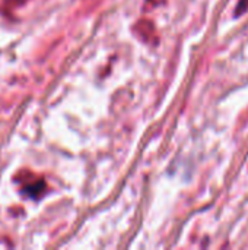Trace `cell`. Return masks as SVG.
Wrapping results in <instances>:
<instances>
[{"label": "cell", "mask_w": 248, "mask_h": 250, "mask_svg": "<svg viewBox=\"0 0 248 250\" xmlns=\"http://www.w3.org/2000/svg\"><path fill=\"white\" fill-rule=\"evenodd\" d=\"M136 32H140V37L145 38V41H151L155 37V29L152 23H148V28H140V25H136Z\"/></svg>", "instance_id": "6da1fadb"}, {"label": "cell", "mask_w": 248, "mask_h": 250, "mask_svg": "<svg viewBox=\"0 0 248 250\" xmlns=\"http://www.w3.org/2000/svg\"><path fill=\"white\" fill-rule=\"evenodd\" d=\"M248 10V0H241L240 4H238V9H237V15H241L244 12Z\"/></svg>", "instance_id": "7a4b0ae2"}]
</instances>
